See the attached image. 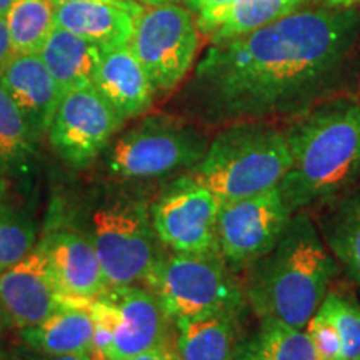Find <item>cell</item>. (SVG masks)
<instances>
[{
	"label": "cell",
	"mask_w": 360,
	"mask_h": 360,
	"mask_svg": "<svg viewBox=\"0 0 360 360\" xmlns=\"http://www.w3.org/2000/svg\"><path fill=\"white\" fill-rule=\"evenodd\" d=\"M135 2H139V4H143V6H160V4L179 2V0H135Z\"/></svg>",
	"instance_id": "obj_35"
},
{
	"label": "cell",
	"mask_w": 360,
	"mask_h": 360,
	"mask_svg": "<svg viewBox=\"0 0 360 360\" xmlns=\"http://www.w3.org/2000/svg\"><path fill=\"white\" fill-rule=\"evenodd\" d=\"M290 215L278 187L224 202L217 220L220 257L232 270H245L272 249Z\"/></svg>",
	"instance_id": "obj_11"
},
{
	"label": "cell",
	"mask_w": 360,
	"mask_h": 360,
	"mask_svg": "<svg viewBox=\"0 0 360 360\" xmlns=\"http://www.w3.org/2000/svg\"><path fill=\"white\" fill-rule=\"evenodd\" d=\"M209 139L172 115H147L117 139L109 169L129 180L164 179L188 172L204 157Z\"/></svg>",
	"instance_id": "obj_6"
},
{
	"label": "cell",
	"mask_w": 360,
	"mask_h": 360,
	"mask_svg": "<svg viewBox=\"0 0 360 360\" xmlns=\"http://www.w3.org/2000/svg\"><path fill=\"white\" fill-rule=\"evenodd\" d=\"M0 360H7L6 354H4V350H2V349H0Z\"/></svg>",
	"instance_id": "obj_37"
},
{
	"label": "cell",
	"mask_w": 360,
	"mask_h": 360,
	"mask_svg": "<svg viewBox=\"0 0 360 360\" xmlns=\"http://www.w3.org/2000/svg\"><path fill=\"white\" fill-rule=\"evenodd\" d=\"M130 51L141 62L155 94H167L186 79L199 51V27L177 2L143 6L134 22Z\"/></svg>",
	"instance_id": "obj_8"
},
{
	"label": "cell",
	"mask_w": 360,
	"mask_h": 360,
	"mask_svg": "<svg viewBox=\"0 0 360 360\" xmlns=\"http://www.w3.org/2000/svg\"><path fill=\"white\" fill-rule=\"evenodd\" d=\"M222 200L184 174L150 205L160 244L179 254H219L217 220Z\"/></svg>",
	"instance_id": "obj_9"
},
{
	"label": "cell",
	"mask_w": 360,
	"mask_h": 360,
	"mask_svg": "<svg viewBox=\"0 0 360 360\" xmlns=\"http://www.w3.org/2000/svg\"><path fill=\"white\" fill-rule=\"evenodd\" d=\"M143 4L122 6L105 0H72L56 6V27L69 30L101 51L129 44Z\"/></svg>",
	"instance_id": "obj_16"
},
{
	"label": "cell",
	"mask_w": 360,
	"mask_h": 360,
	"mask_svg": "<svg viewBox=\"0 0 360 360\" xmlns=\"http://www.w3.org/2000/svg\"><path fill=\"white\" fill-rule=\"evenodd\" d=\"M49 270L64 305H89L109 289L90 238L62 231L44 238Z\"/></svg>",
	"instance_id": "obj_14"
},
{
	"label": "cell",
	"mask_w": 360,
	"mask_h": 360,
	"mask_svg": "<svg viewBox=\"0 0 360 360\" xmlns=\"http://www.w3.org/2000/svg\"><path fill=\"white\" fill-rule=\"evenodd\" d=\"M319 2L328 7H357L360 0H319Z\"/></svg>",
	"instance_id": "obj_33"
},
{
	"label": "cell",
	"mask_w": 360,
	"mask_h": 360,
	"mask_svg": "<svg viewBox=\"0 0 360 360\" xmlns=\"http://www.w3.org/2000/svg\"><path fill=\"white\" fill-rule=\"evenodd\" d=\"M103 295L117 307L114 339L105 360H125L170 342L174 322L148 287H109Z\"/></svg>",
	"instance_id": "obj_12"
},
{
	"label": "cell",
	"mask_w": 360,
	"mask_h": 360,
	"mask_svg": "<svg viewBox=\"0 0 360 360\" xmlns=\"http://www.w3.org/2000/svg\"><path fill=\"white\" fill-rule=\"evenodd\" d=\"M53 0H15L6 15L13 53H39L56 29Z\"/></svg>",
	"instance_id": "obj_24"
},
{
	"label": "cell",
	"mask_w": 360,
	"mask_h": 360,
	"mask_svg": "<svg viewBox=\"0 0 360 360\" xmlns=\"http://www.w3.org/2000/svg\"><path fill=\"white\" fill-rule=\"evenodd\" d=\"M305 328L319 360H340L342 342L339 332L326 314L317 310Z\"/></svg>",
	"instance_id": "obj_28"
},
{
	"label": "cell",
	"mask_w": 360,
	"mask_h": 360,
	"mask_svg": "<svg viewBox=\"0 0 360 360\" xmlns=\"http://www.w3.org/2000/svg\"><path fill=\"white\" fill-rule=\"evenodd\" d=\"M233 360H319L305 328L274 319H259L250 335L240 339Z\"/></svg>",
	"instance_id": "obj_23"
},
{
	"label": "cell",
	"mask_w": 360,
	"mask_h": 360,
	"mask_svg": "<svg viewBox=\"0 0 360 360\" xmlns=\"http://www.w3.org/2000/svg\"><path fill=\"white\" fill-rule=\"evenodd\" d=\"M186 2L191 11H193L195 13H200L204 11H209V8L227 6V4L233 2V0H186Z\"/></svg>",
	"instance_id": "obj_31"
},
{
	"label": "cell",
	"mask_w": 360,
	"mask_h": 360,
	"mask_svg": "<svg viewBox=\"0 0 360 360\" xmlns=\"http://www.w3.org/2000/svg\"><path fill=\"white\" fill-rule=\"evenodd\" d=\"M310 0H233L227 6L197 13V27L210 42L231 40L290 15Z\"/></svg>",
	"instance_id": "obj_18"
},
{
	"label": "cell",
	"mask_w": 360,
	"mask_h": 360,
	"mask_svg": "<svg viewBox=\"0 0 360 360\" xmlns=\"http://www.w3.org/2000/svg\"><path fill=\"white\" fill-rule=\"evenodd\" d=\"M339 264L307 210L290 215L272 249L245 269L244 295L257 319L305 328L321 307Z\"/></svg>",
	"instance_id": "obj_3"
},
{
	"label": "cell",
	"mask_w": 360,
	"mask_h": 360,
	"mask_svg": "<svg viewBox=\"0 0 360 360\" xmlns=\"http://www.w3.org/2000/svg\"><path fill=\"white\" fill-rule=\"evenodd\" d=\"M125 120L94 85L62 96L49 127V141L58 155L84 169L101 155Z\"/></svg>",
	"instance_id": "obj_10"
},
{
	"label": "cell",
	"mask_w": 360,
	"mask_h": 360,
	"mask_svg": "<svg viewBox=\"0 0 360 360\" xmlns=\"http://www.w3.org/2000/svg\"><path fill=\"white\" fill-rule=\"evenodd\" d=\"M62 96L74 89L94 85L101 49L69 30L56 27L39 52Z\"/></svg>",
	"instance_id": "obj_22"
},
{
	"label": "cell",
	"mask_w": 360,
	"mask_h": 360,
	"mask_svg": "<svg viewBox=\"0 0 360 360\" xmlns=\"http://www.w3.org/2000/svg\"><path fill=\"white\" fill-rule=\"evenodd\" d=\"M334 323L342 342L340 360L360 357V304L352 295L340 290H328L321 307Z\"/></svg>",
	"instance_id": "obj_26"
},
{
	"label": "cell",
	"mask_w": 360,
	"mask_h": 360,
	"mask_svg": "<svg viewBox=\"0 0 360 360\" xmlns=\"http://www.w3.org/2000/svg\"><path fill=\"white\" fill-rule=\"evenodd\" d=\"M319 219V232L337 264L360 290V187L345 191L327 202Z\"/></svg>",
	"instance_id": "obj_21"
},
{
	"label": "cell",
	"mask_w": 360,
	"mask_h": 360,
	"mask_svg": "<svg viewBox=\"0 0 360 360\" xmlns=\"http://www.w3.org/2000/svg\"><path fill=\"white\" fill-rule=\"evenodd\" d=\"M89 305H62L44 322L22 328V340L40 355H92L96 326Z\"/></svg>",
	"instance_id": "obj_19"
},
{
	"label": "cell",
	"mask_w": 360,
	"mask_h": 360,
	"mask_svg": "<svg viewBox=\"0 0 360 360\" xmlns=\"http://www.w3.org/2000/svg\"><path fill=\"white\" fill-rule=\"evenodd\" d=\"M146 285L174 323L249 307L242 283L217 252L164 254L148 274Z\"/></svg>",
	"instance_id": "obj_5"
},
{
	"label": "cell",
	"mask_w": 360,
	"mask_h": 360,
	"mask_svg": "<svg viewBox=\"0 0 360 360\" xmlns=\"http://www.w3.org/2000/svg\"><path fill=\"white\" fill-rule=\"evenodd\" d=\"M125 360H182L177 352V347L172 344V342H167V344L157 345V347L146 350V352L134 355V357H129Z\"/></svg>",
	"instance_id": "obj_29"
},
{
	"label": "cell",
	"mask_w": 360,
	"mask_h": 360,
	"mask_svg": "<svg viewBox=\"0 0 360 360\" xmlns=\"http://www.w3.org/2000/svg\"><path fill=\"white\" fill-rule=\"evenodd\" d=\"M62 305L49 270L44 242L0 274V312L19 330L44 322Z\"/></svg>",
	"instance_id": "obj_13"
},
{
	"label": "cell",
	"mask_w": 360,
	"mask_h": 360,
	"mask_svg": "<svg viewBox=\"0 0 360 360\" xmlns=\"http://www.w3.org/2000/svg\"><path fill=\"white\" fill-rule=\"evenodd\" d=\"M290 165L283 130L269 120L229 124L187 175L232 202L276 188Z\"/></svg>",
	"instance_id": "obj_4"
},
{
	"label": "cell",
	"mask_w": 360,
	"mask_h": 360,
	"mask_svg": "<svg viewBox=\"0 0 360 360\" xmlns=\"http://www.w3.org/2000/svg\"><path fill=\"white\" fill-rule=\"evenodd\" d=\"M27 360H94L89 354H67V355H40Z\"/></svg>",
	"instance_id": "obj_32"
},
{
	"label": "cell",
	"mask_w": 360,
	"mask_h": 360,
	"mask_svg": "<svg viewBox=\"0 0 360 360\" xmlns=\"http://www.w3.org/2000/svg\"><path fill=\"white\" fill-rule=\"evenodd\" d=\"M349 360H360V357H357V359H349Z\"/></svg>",
	"instance_id": "obj_39"
},
{
	"label": "cell",
	"mask_w": 360,
	"mask_h": 360,
	"mask_svg": "<svg viewBox=\"0 0 360 360\" xmlns=\"http://www.w3.org/2000/svg\"><path fill=\"white\" fill-rule=\"evenodd\" d=\"M244 310H224L175 323V347L182 360H233Z\"/></svg>",
	"instance_id": "obj_20"
},
{
	"label": "cell",
	"mask_w": 360,
	"mask_h": 360,
	"mask_svg": "<svg viewBox=\"0 0 360 360\" xmlns=\"http://www.w3.org/2000/svg\"><path fill=\"white\" fill-rule=\"evenodd\" d=\"M94 87L102 94L124 120L150 109L155 89L129 44L101 51Z\"/></svg>",
	"instance_id": "obj_17"
},
{
	"label": "cell",
	"mask_w": 360,
	"mask_h": 360,
	"mask_svg": "<svg viewBox=\"0 0 360 360\" xmlns=\"http://www.w3.org/2000/svg\"><path fill=\"white\" fill-rule=\"evenodd\" d=\"M0 193H2V184H0Z\"/></svg>",
	"instance_id": "obj_38"
},
{
	"label": "cell",
	"mask_w": 360,
	"mask_h": 360,
	"mask_svg": "<svg viewBox=\"0 0 360 360\" xmlns=\"http://www.w3.org/2000/svg\"><path fill=\"white\" fill-rule=\"evenodd\" d=\"M90 242L109 287L146 283L164 255L152 227L150 207L132 197H119L96 210Z\"/></svg>",
	"instance_id": "obj_7"
},
{
	"label": "cell",
	"mask_w": 360,
	"mask_h": 360,
	"mask_svg": "<svg viewBox=\"0 0 360 360\" xmlns=\"http://www.w3.org/2000/svg\"><path fill=\"white\" fill-rule=\"evenodd\" d=\"M34 143L24 115L0 84V169L24 165L32 155Z\"/></svg>",
	"instance_id": "obj_25"
},
{
	"label": "cell",
	"mask_w": 360,
	"mask_h": 360,
	"mask_svg": "<svg viewBox=\"0 0 360 360\" xmlns=\"http://www.w3.org/2000/svg\"><path fill=\"white\" fill-rule=\"evenodd\" d=\"M53 2L60 4V2H72V0H53ZM105 2L122 4V6H134V4H139V2H135V0H105Z\"/></svg>",
	"instance_id": "obj_36"
},
{
	"label": "cell",
	"mask_w": 360,
	"mask_h": 360,
	"mask_svg": "<svg viewBox=\"0 0 360 360\" xmlns=\"http://www.w3.org/2000/svg\"><path fill=\"white\" fill-rule=\"evenodd\" d=\"M34 247V224L0 205V274L30 254Z\"/></svg>",
	"instance_id": "obj_27"
},
{
	"label": "cell",
	"mask_w": 360,
	"mask_h": 360,
	"mask_svg": "<svg viewBox=\"0 0 360 360\" xmlns=\"http://www.w3.org/2000/svg\"><path fill=\"white\" fill-rule=\"evenodd\" d=\"M360 58L357 7L304 6L240 37L210 45L193 94L215 122L290 119L347 87Z\"/></svg>",
	"instance_id": "obj_1"
},
{
	"label": "cell",
	"mask_w": 360,
	"mask_h": 360,
	"mask_svg": "<svg viewBox=\"0 0 360 360\" xmlns=\"http://www.w3.org/2000/svg\"><path fill=\"white\" fill-rule=\"evenodd\" d=\"M0 84L19 107L35 141L47 134L62 92L39 53H13L0 72Z\"/></svg>",
	"instance_id": "obj_15"
},
{
	"label": "cell",
	"mask_w": 360,
	"mask_h": 360,
	"mask_svg": "<svg viewBox=\"0 0 360 360\" xmlns=\"http://www.w3.org/2000/svg\"><path fill=\"white\" fill-rule=\"evenodd\" d=\"M12 56L13 52L11 45V37H8L6 19H0V72H2V69L8 62V58Z\"/></svg>",
	"instance_id": "obj_30"
},
{
	"label": "cell",
	"mask_w": 360,
	"mask_h": 360,
	"mask_svg": "<svg viewBox=\"0 0 360 360\" xmlns=\"http://www.w3.org/2000/svg\"><path fill=\"white\" fill-rule=\"evenodd\" d=\"M13 2H15V0H0V19H6L7 12L11 11Z\"/></svg>",
	"instance_id": "obj_34"
},
{
	"label": "cell",
	"mask_w": 360,
	"mask_h": 360,
	"mask_svg": "<svg viewBox=\"0 0 360 360\" xmlns=\"http://www.w3.org/2000/svg\"><path fill=\"white\" fill-rule=\"evenodd\" d=\"M290 165L278 191L290 214L327 204L360 177V102L334 96L287 119Z\"/></svg>",
	"instance_id": "obj_2"
}]
</instances>
